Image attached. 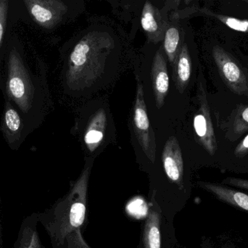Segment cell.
Segmentation results:
<instances>
[{"mask_svg": "<svg viewBox=\"0 0 248 248\" xmlns=\"http://www.w3.org/2000/svg\"><path fill=\"white\" fill-rule=\"evenodd\" d=\"M151 205L143 230L144 248H160V221L161 211L155 200V195L152 196Z\"/></svg>", "mask_w": 248, "mask_h": 248, "instance_id": "cell-12", "label": "cell"}, {"mask_svg": "<svg viewBox=\"0 0 248 248\" xmlns=\"http://www.w3.org/2000/svg\"><path fill=\"white\" fill-rule=\"evenodd\" d=\"M243 117L246 122H248V108L243 113Z\"/></svg>", "mask_w": 248, "mask_h": 248, "instance_id": "cell-23", "label": "cell"}, {"mask_svg": "<svg viewBox=\"0 0 248 248\" xmlns=\"http://www.w3.org/2000/svg\"><path fill=\"white\" fill-rule=\"evenodd\" d=\"M1 130L6 141L11 145L18 141L22 131V122L17 111L9 103H6Z\"/></svg>", "mask_w": 248, "mask_h": 248, "instance_id": "cell-15", "label": "cell"}, {"mask_svg": "<svg viewBox=\"0 0 248 248\" xmlns=\"http://www.w3.org/2000/svg\"><path fill=\"white\" fill-rule=\"evenodd\" d=\"M155 132L156 141L162 144L161 160L163 170L168 179L178 186L180 190L184 186L183 155L176 128L158 130Z\"/></svg>", "mask_w": 248, "mask_h": 248, "instance_id": "cell-7", "label": "cell"}, {"mask_svg": "<svg viewBox=\"0 0 248 248\" xmlns=\"http://www.w3.org/2000/svg\"><path fill=\"white\" fill-rule=\"evenodd\" d=\"M75 129L84 148L91 154L113 141L116 129L107 100L97 98L85 103L80 110Z\"/></svg>", "mask_w": 248, "mask_h": 248, "instance_id": "cell-4", "label": "cell"}, {"mask_svg": "<svg viewBox=\"0 0 248 248\" xmlns=\"http://www.w3.org/2000/svg\"><path fill=\"white\" fill-rule=\"evenodd\" d=\"M7 10L8 1L0 0V53H1V44L7 26Z\"/></svg>", "mask_w": 248, "mask_h": 248, "instance_id": "cell-17", "label": "cell"}, {"mask_svg": "<svg viewBox=\"0 0 248 248\" xmlns=\"http://www.w3.org/2000/svg\"><path fill=\"white\" fill-rule=\"evenodd\" d=\"M136 80L135 100L128 122L130 135L134 147L141 151L151 164L154 165L157 157L155 132L147 114L142 86L138 79Z\"/></svg>", "mask_w": 248, "mask_h": 248, "instance_id": "cell-5", "label": "cell"}, {"mask_svg": "<svg viewBox=\"0 0 248 248\" xmlns=\"http://www.w3.org/2000/svg\"><path fill=\"white\" fill-rule=\"evenodd\" d=\"M226 23L227 26L234 30L240 31V32H246L248 30V22L241 21L234 18H227L226 20Z\"/></svg>", "mask_w": 248, "mask_h": 248, "instance_id": "cell-21", "label": "cell"}, {"mask_svg": "<svg viewBox=\"0 0 248 248\" xmlns=\"http://www.w3.org/2000/svg\"><path fill=\"white\" fill-rule=\"evenodd\" d=\"M198 185L204 190L214 195L221 202L238 208L248 214V194L222 183L199 182Z\"/></svg>", "mask_w": 248, "mask_h": 248, "instance_id": "cell-11", "label": "cell"}, {"mask_svg": "<svg viewBox=\"0 0 248 248\" xmlns=\"http://www.w3.org/2000/svg\"><path fill=\"white\" fill-rule=\"evenodd\" d=\"M165 7L159 9L150 1L143 3L140 15V25L145 33L147 42H163L169 16Z\"/></svg>", "mask_w": 248, "mask_h": 248, "instance_id": "cell-9", "label": "cell"}, {"mask_svg": "<svg viewBox=\"0 0 248 248\" xmlns=\"http://www.w3.org/2000/svg\"><path fill=\"white\" fill-rule=\"evenodd\" d=\"M39 214H33L23 220L15 248H44L37 231Z\"/></svg>", "mask_w": 248, "mask_h": 248, "instance_id": "cell-14", "label": "cell"}, {"mask_svg": "<svg viewBox=\"0 0 248 248\" xmlns=\"http://www.w3.org/2000/svg\"><path fill=\"white\" fill-rule=\"evenodd\" d=\"M1 197H0V248H1V244H2V235H1Z\"/></svg>", "mask_w": 248, "mask_h": 248, "instance_id": "cell-22", "label": "cell"}, {"mask_svg": "<svg viewBox=\"0 0 248 248\" xmlns=\"http://www.w3.org/2000/svg\"><path fill=\"white\" fill-rule=\"evenodd\" d=\"M243 147H244L245 148L248 149V135L245 138L244 141H243Z\"/></svg>", "mask_w": 248, "mask_h": 248, "instance_id": "cell-24", "label": "cell"}, {"mask_svg": "<svg viewBox=\"0 0 248 248\" xmlns=\"http://www.w3.org/2000/svg\"><path fill=\"white\" fill-rule=\"evenodd\" d=\"M133 68L142 86L147 114L155 131L176 128L185 117L186 100L176 88L163 42L146 41L136 50Z\"/></svg>", "mask_w": 248, "mask_h": 248, "instance_id": "cell-2", "label": "cell"}, {"mask_svg": "<svg viewBox=\"0 0 248 248\" xmlns=\"http://www.w3.org/2000/svg\"><path fill=\"white\" fill-rule=\"evenodd\" d=\"M136 50L119 26L97 19L75 35L64 63L66 93L89 100L113 85L128 66H133Z\"/></svg>", "mask_w": 248, "mask_h": 248, "instance_id": "cell-1", "label": "cell"}, {"mask_svg": "<svg viewBox=\"0 0 248 248\" xmlns=\"http://www.w3.org/2000/svg\"><path fill=\"white\" fill-rule=\"evenodd\" d=\"M25 5L33 20L45 29L59 24L69 13V7L61 0H25Z\"/></svg>", "mask_w": 248, "mask_h": 248, "instance_id": "cell-8", "label": "cell"}, {"mask_svg": "<svg viewBox=\"0 0 248 248\" xmlns=\"http://www.w3.org/2000/svg\"><path fill=\"white\" fill-rule=\"evenodd\" d=\"M172 73L178 91L186 100L188 85L192 77V62L186 32H185L183 43L175 61L174 66L172 68Z\"/></svg>", "mask_w": 248, "mask_h": 248, "instance_id": "cell-10", "label": "cell"}, {"mask_svg": "<svg viewBox=\"0 0 248 248\" xmlns=\"http://www.w3.org/2000/svg\"><path fill=\"white\" fill-rule=\"evenodd\" d=\"M93 160L73 182L68 193L44 213L39 214V221L45 227L52 248H62L67 237L80 230L85 221L87 191Z\"/></svg>", "mask_w": 248, "mask_h": 248, "instance_id": "cell-3", "label": "cell"}, {"mask_svg": "<svg viewBox=\"0 0 248 248\" xmlns=\"http://www.w3.org/2000/svg\"><path fill=\"white\" fill-rule=\"evenodd\" d=\"M65 244H66L67 248H92L86 243L80 230L70 234Z\"/></svg>", "mask_w": 248, "mask_h": 248, "instance_id": "cell-16", "label": "cell"}, {"mask_svg": "<svg viewBox=\"0 0 248 248\" xmlns=\"http://www.w3.org/2000/svg\"><path fill=\"white\" fill-rule=\"evenodd\" d=\"M184 36L185 32L183 33V29H181L176 17H173V16H169L167 26L165 31L163 45L171 68L174 66L175 61L183 43Z\"/></svg>", "mask_w": 248, "mask_h": 248, "instance_id": "cell-13", "label": "cell"}, {"mask_svg": "<svg viewBox=\"0 0 248 248\" xmlns=\"http://www.w3.org/2000/svg\"><path fill=\"white\" fill-rule=\"evenodd\" d=\"M193 127L195 133L200 138H203L207 132V121L202 115H196L193 119Z\"/></svg>", "mask_w": 248, "mask_h": 248, "instance_id": "cell-19", "label": "cell"}, {"mask_svg": "<svg viewBox=\"0 0 248 248\" xmlns=\"http://www.w3.org/2000/svg\"><path fill=\"white\" fill-rule=\"evenodd\" d=\"M7 93L23 113L31 109L34 86L21 56L15 49L10 51L7 62Z\"/></svg>", "mask_w": 248, "mask_h": 248, "instance_id": "cell-6", "label": "cell"}, {"mask_svg": "<svg viewBox=\"0 0 248 248\" xmlns=\"http://www.w3.org/2000/svg\"><path fill=\"white\" fill-rule=\"evenodd\" d=\"M223 71L229 81L235 83L240 79V69L234 63L227 62L224 64V66H223Z\"/></svg>", "mask_w": 248, "mask_h": 248, "instance_id": "cell-18", "label": "cell"}, {"mask_svg": "<svg viewBox=\"0 0 248 248\" xmlns=\"http://www.w3.org/2000/svg\"><path fill=\"white\" fill-rule=\"evenodd\" d=\"M221 183L227 185V186H232V187L248 191V180H246V179L230 177L223 180Z\"/></svg>", "mask_w": 248, "mask_h": 248, "instance_id": "cell-20", "label": "cell"}]
</instances>
